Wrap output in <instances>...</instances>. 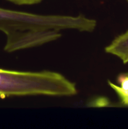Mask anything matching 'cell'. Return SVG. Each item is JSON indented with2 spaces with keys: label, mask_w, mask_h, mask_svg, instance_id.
<instances>
[{
  "label": "cell",
  "mask_w": 128,
  "mask_h": 129,
  "mask_svg": "<svg viewBox=\"0 0 128 129\" xmlns=\"http://www.w3.org/2000/svg\"><path fill=\"white\" fill-rule=\"evenodd\" d=\"M62 89L59 73L21 71L0 68V97L46 96L56 97Z\"/></svg>",
  "instance_id": "1"
},
{
  "label": "cell",
  "mask_w": 128,
  "mask_h": 129,
  "mask_svg": "<svg viewBox=\"0 0 128 129\" xmlns=\"http://www.w3.org/2000/svg\"><path fill=\"white\" fill-rule=\"evenodd\" d=\"M104 50L107 54L119 58L123 64L128 63V30L114 38Z\"/></svg>",
  "instance_id": "2"
},
{
  "label": "cell",
  "mask_w": 128,
  "mask_h": 129,
  "mask_svg": "<svg viewBox=\"0 0 128 129\" xmlns=\"http://www.w3.org/2000/svg\"><path fill=\"white\" fill-rule=\"evenodd\" d=\"M108 84L111 89L116 93L119 99V103L123 107H128V89H124L120 86L114 84L111 81H107Z\"/></svg>",
  "instance_id": "3"
},
{
  "label": "cell",
  "mask_w": 128,
  "mask_h": 129,
  "mask_svg": "<svg viewBox=\"0 0 128 129\" xmlns=\"http://www.w3.org/2000/svg\"><path fill=\"white\" fill-rule=\"evenodd\" d=\"M117 83L122 88L128 89V73L120 74L117 78Z\"/></svg>",
  "instance_id": "4"
},
{
  "label": "cell",
  "mask_w": 128,
  "mask_h": 129,
  "mask_svg": "<svg viewBox=\"0 0 128 129\" xmlns=\"http://www.w3.org/2000/svg\"><path fill=\"white\" fill-rule=\"evenodd\" d=\"M17 5H33L40 3L42 0H6Z\"/></svg>",
  "instance_id": "5"
},
{
  "label": "cell",
  "mask_w": 128,
  "mask_h": 129,
  "mask_svg": "<svg viewBox=\"0 0 128 129\" xmlns=\"http://www.w3.org/2000/svg\"><path fill=\"white\" fill-rule=\"evenodd\" d=\"M127 2H128V0H127Z\"/></svg>",
  "instance_id": "6"
}]
</instances>
